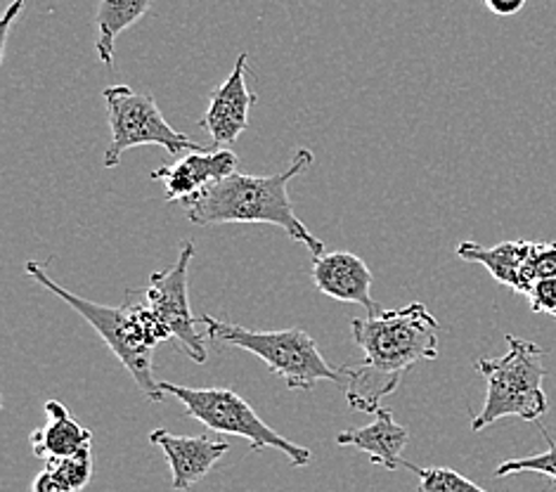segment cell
I'll use <instances>...</instances> for the list:
<instances>
[{"mask_svg": "<svg viewBox=\"0 0 556 492\" xmlns=\"http://www.w3.org/2000/svg\"><path fill=\"white\" fill-rule=\"evenodd\" d=\"M351 331L363 361L339 369L341 386L349 405L369 415L381 407V398L399 389L405 371L417 363L435 361L441 351V325L419 301L405 308L379 311L365 320L355 317Z\"/></svg>", "mask_w": 556, "mask_h": 492, "instance_id": "6da1fadb", "label": "cell"}, {"mask_svg": "<svg viewBox=\"0 0 556 492\" xmlns=\"http://www.w3.org/2000/svg\"><path fill=\"white\" fill-rule=\"evenodd\" d=\"M311 164L313 152L299 150L294 162L280 173H273V176H247V173L237 171L180 204L190 223L202 225V228L232 223L275 225V228H282L291 239L306 247L313 258H317L325 254V244L303 225L289 197L291 178L308 171Z\"/></svg>", "mask_w": 556, "mask_h": 492, "instance_id": "7a4b0ae2", "label": "cell"}, {"mask_svg": "<svg viewBox=\"0 0 556 492\" xmlns=\"http://www.w3.org/2000/svg\"><path fill=\"white\" fill-rule=\"evenodd\" d=\"M509 351L502 357H481L476 361V371H481L488 393L479 415L471 421V431L479 433L490 424L505 417H519L538 421L547 415L549 401L542 389L545 379V349L519 337H507Z\"/></svg>", "mask_w": 556, "mask_h": 492, "instance_id": "3957f363", "label": "cell"}, {"mask_svg": "<svg viewBox=\"0 0 556 492\" xmlns=\"http://www.w3.org/2000/svg\"><path fill=\"white\" fill-rule=\"evenodd\" d=\"M211 343L242 349L268 365L273 375L285 379L291 391H313L315 383L334 381L341 386V371L329 365L308 331L277 329L258 331L235 323L218 320L214 315H202Z\"/></svg>", "mask_w": 556, "mask_h": 492, "instance_id": "277c9868", "label": "cell"}, {"mask_svg": "<svg viewBox=\"0 0 556 492\" xmlns=\"http://www.w3.org/2000/svg\"><path fill=\"white\" fill-rule=\"evenodd\" d=\"M24 270L26 275L34 277L38 285L52 291L55 297H60L72 311H76L92 329L98 331L102 341L108 343V349L118 357V361H122L128 375L136 379L138 389L144 393L148 401L152 403L164 401L162 381H156L154 377V363H152L154 345L150 343L148 335H144L142 323L138 320L136 311L130 308L128 303L118 305V308H112V305H102L78 294H72L70 289L58 285L55 279L46 273L43 263L26 261Z\"/></svg>", "mask_w": 556, "mask_h": 492, "instance_id": "5b68a950", "label": "cell"}, {"mask_svg": "<svg viewBox=\"0 0 556 492\" xmlns=\"http://www.w3.org/2000/svg\"><path fill=\"white\" fill-rule=\"evenodd\" d=\"M162 391L180 401L185 412H188L192 419L204 424L208 431L240 436L244 441H249L251 452H261L266 447L280 450L294 467H308L311 464V450L291 443L289 438L270 429L240 393H235L230 389H190V386L166 381H162Z\"/></svg>", "mask_w": 556, "mask_h": 492, "instance_id": "8992f818", "label": "cell"}, {"mask_svg": "<svg viewBox=\"0 0 556 492\" xmlns=\"http://www.w3.org/2000/svg\"><path fill=\"white\" fill-rule=\"evenodd\" d=\"M104 102H108V116L112 128V142L104 154V168H116L122 164L124 152L140 144H156L168 154L182 152H206L204 144L182 136L166 122L152 96L136 92L128 86L104 88Z\"/></svg>", "mask_w": 556, "mask_h": 492, "instance_id": "52a82bcc", "label": "cell"}, {"mask_svg": "<svg viewBox=\"0 0 556 492\" xmlns=\"http://www.w3.org/2000/svg\"><path fill=\"white\" fill-rule=\"evenodd\" d=\"M194 258V244L185 239L180 244V254L176 265H170L164 273H152L150 285L142 291L144 301L152 305V311L159 315L168 331L170 339H176L182 351L190 355V361L197 365L206 363V335L197 329V320L190 311L188 299V270Z\"/></svg>", "mask_w": 556, "mask_h": 492, "instance_id": "ba28073f", "label": "cell"}, {"mask_svg": "<svg viewBox=\"0 0 556 492\" xmlns=\"http://www.w3.org/2000/svg\"><path fill=\"white\" fill-rule=\"evenodd\" d=\"M247 52L237 58L230 76L211 92L208 110L202 118V128L208 133L216 148H228L237 138L242 136L249 126L251 104L256 102V96L247 88Z\"/></svg>", "mask_w": 556, "mask_h": 492, "instance_id": "9c48e42d", "label": "cell"}, {"mask_svg": "<svg viewBox=\"0 0 556 492\" xmlns=\"http://www.w3.org/2000/svg\"><path fill=\"white\" fill-rule=\"evenodd\" d=\"M240 159L228 148H216L206 152H190L176 164L162 166L152 173V180L164 182L166 202H185L194 194L204 192L211 185L225 180L237 173Z\"/></svg>", "mask_w": 556, "mask_h": 492, "instance_id": "30bf717a", "label": "cell"}, {"mask_svg": "<svg viewBox=\"0 0 556 492\" xmlns=\"http://www.w3.org/2000/svg\"><path fill=\"white\" fill-rule=\"evenodd\" d=\"M150 443L162 447L170 467V485L178 492L200 483L230 450L225 441H211L206 436H176L166 429L152 431Z\"/></svg>", "mask_w": 556, "mask_h": 492, "instance_id": "8fae6325", "label": "cell"}, {"mask_svg": "<svg viewBox=\"0 0 556 492\" xmlns=\"http://www.w3.org/2000/svg\"><path fill=\"white\" fill-rule=\"evenodd\" d=\"M313 282L317 291L341 303L363 305L367 315H377L379 308L372 299V270L351 251H334L313 258Z\"/></svg>", "mask_w": 556, "mask_h": 492, "instance_id": "7c38bea8", "label": "cell"}, {"mask_svg": "<svg viewBox=\"0 0 556 492\" xmlns=\"http://www.w3.org/2000/svg\"><path fill=\"white\" fill-rule=\"evenodd\" d=\"M535 242H500L495 247H481L476 242H462L457 256L469 263H479L493 275L500 285H505L519 294H526L538 282L533 270Z\"/></svg>", "mask_w": 556, "mask_h": 492, "instance_id": "4fadbf2b", "label": "cell"}, {"mask_svg": "<svg viewBox=\"0 0 556 492\" xmlns=\"http://www.w3.org/2000/svg\"><path fill=\"white\" fill-rule=\"evenodd\" d=\"M407 443V429L393 419V412L387 407H379L375 412V421L367 424V427L349 429L337 436V445L357 447L369 455V462L389 471H399V467H405L403 450Z\"/></svg>", "mask_w": 556, "mask_h": 492, "instance_id": "5bb4252c", "label": "cell"}, {"mask_svg": "<svg viewBox=\"0 0 556 492\" xmlns=\"http://www.w3.org/2000/svg\"><path fill=\"white\" fill-rule=\"evenodd\" d=\"M46 415H48L46 427L36 429L29 436L36 457L50 462V459L72 457V455H78V452L92 447V433L86 427H81V424L70 415V409L60 401H48Z\"/></svg>", "mask_w": 556, "mask_h": 492, "instance_id": "9a60e30c", "label": "cell"}, {"mask_svg": "<svg viewBox=\"0 0 556 492\" xmlns=\"http://www.w3.org/2000/svg\"><path fill=\"white\" fill-rule=\"evenodd\" d=\"M154 0H100L96 10V26H98V41L96 52L102 64L114 62V48L116 38L128 26L138 24L148 10L152 8Z\"/></svg>", "mask_w": 556, "mask_h": 492, "instance_id": "2e32d148", "label": "cell"}, {"mask_svg": "<svg viewBox=\"0 0 556 492\" xmlns=\"http://www.w3.org/2000/svg\"><path fill=\"white\" fill-rule=\"evenodd\" d=\"M405 469L419 478V492H488L447 467H417L413 462H405Z\"/></svg>", "mask_w": 556, "mask_h": 492, "instance_id": "e0dca14e", "label": "cell"}, {"mask_svg": "<svg viewBox=\"0 0 556 492\" xmlns=\"http://www.w3.org/2000/svg\"><path fill=\"white\" fill-rule=\"evenodd\" d=\"M547 441V452H540V455H531V457H521V459H509L505 464H500L495 476L497 478H507L514 474H542L552 478L556 483V443L549 438V433L542 429Z\"/></svg>", "mask_w": 556, "mask_h": 492, "instance_id": "ac0fdd59", "label": "cell"}, {"mask_svg": "<svg viewBox=\"0 0 556 492\" xmlns=\"http://www.w3.org/2000/svg\"><path fill=\"white\" fill-rule=\"evenodd\" d=\"M48 469L55 471L70 488L81 492L92 478V447L78 452V455H72V457L50 459Z\"/></svg>", "mask_w": 556, "mask_h": 492, "instance_id": "d6986e66", "label": "cell"}, {"mask_svg": "<svg viewBox=\"0 0 556 492\" xmlns=\"http://www.w3.org/2000/svg\"><path fill=\"white\" fill-rule=\"evenodd\" d=\"M528 301H531L533 313H547L556 317V277L538 279L533 289L528 291Z\"/></svg>", "mask_w": 556, "mask_h": 492, "instance_id": "ffe728a7", "label": "cell"}, {"mask_svg": "<svg viewBox=\"0 0 556 492\" xmlns=\"http://www.w3.org/2000/svg\"><path fill=\"white\" fill-rule=\"evenodd\" d=\"M533 270H535V279L556 277V242H547V244L535 242Z\"/></svg>", "mask_w": 556, "mask_h": 492, "instance_id": "44dd1931", "label": "cell"}, {"mask_svg": "<svg viewBox=\"0 0 556 492\" xmlns=\"http://www.w3.org/2000/svg\"><path fill=\"white\" fill-rule=\"evenodd\" d=\"M31 492H76V490L70 488L67 483H64L55 471L46 469L43 474H38V476L34 478Z\"/></svg>", "mask_w": 556, "mask_h": 492, "instance_id": "7402d4cb", "label": "cell"}, {"mask_svg": "<svg viewBox=\"0 0 556 492\" xmlns=\"http://www.w3.org/2000/svg\"><path fill=\"white\" fill-rule=\"evenodd\" d=\"M483 3L495 17H514L526 8L528 0H483Z\"/></svg>", "mask_w": 556, "mask_h": 492, "instance_id": "603a6c76", "label": "cell"}, {"mask_svg": "<svg viewBox=\"0 0 556 492\" xmlns=\"http://www.w3.org/2000/svg\"><path fill=\"white\" fill-rule=\"evenodd\" d=\"M24 5H26V0H15V3H12V5L8 8V12H5V17H3V29H0V60H3V55H5V43H8L10 24L15 22V17H17L20 12L24 10Z\"/></svg>", "mask_w": 556, "mask_h": 492, "instance_id": "cb8c5ba5", "label": "cell"}, {"mask_svg": "<svg viewBox=\"0 0 556 492\" xmlns=\"http://www.w3.org/2000/svg\"><path fill=\"white\" fill-rule=\"evenodd\" d=\"M554 492H556V483H554Z\"/></svg>", "mask_w": 556, "mask_h": 492, "instance_id": "d4e9b609", "label": "cell"}]
</instances>
